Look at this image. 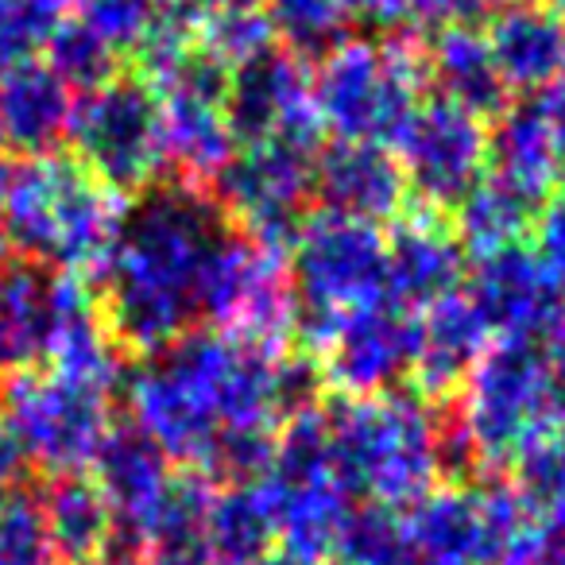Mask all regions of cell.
I'll use <instances>...</instances> for the list:
<instances>
[{"label":"cell","instance_id":"f1b7e54d","mask_svg":"<svg viewBox=\"0 0 565 565\" xmlns=\"http://www.w3.org/2000/svg\"><path fill=\"white\" fill-rule=\"evenodd\" d=\"M0 148H4V143H0Z\"/></svg>","mask_w":565,"mask_h":565},{"label":"cell","instance_id":"7402d4cb","mask_svg":"<svg viewBox=\"0 0 565 565\" xmlns=\"http://www.w3.org/2000/svg\"><path fill=\"white\" fill-rule=\"evenodd\" d=\"M508 4L511 0H415V17L426 24H480Z\"/></svg>","mask_w":565,"mask_h":565},{"label":"cell","instance_id":"f546056e","mask_svg":"<svg viewBox=\"0 0 565 565\" xmlns=\"http://www.w3.org/2000/svg\"><path fill=\"white\" fill-rule=\"evenodd\" d=\"M0 500H4V495H0Z\"/></svg>","mask_w":565,"mask_h":565},{"label":"cell","instance_id":"603a6c76","mask_svg":"<svg viewBox=\"0 0 565 565\" xmlns=\"http://www.w3.org/2000/svg\"><path fill=\"white\" fill-rule=\"evenodd\" d=\"M345 4V17L356 24H369L372 32L387 35L403 24V20L415 17V0H341Z\"/></svg>","mask_w":565,"mask_h":565},{"label":"cell","instance_id":"ba28073f","mask_svg":"<svg viewBox=\"0 0 565 565\" xmlns=\"http://www.w3.org/2000/svg\"><path fill=\"white\" fill-rule=\"evenodd\" d=\"M484 40L508 89L539 94L565 78V17L539 0H511L508 9L488 17Z\"/></svg>","mask_w":565,"mask_h":565},{"label":"cell","instance_id":"9a60e30c","mask_svg":"<svg viewBox=\"0 0 565 565\" xmlns=\"http://www.w3.org/2000/svg\"><path fill=\"white\" fill-rule=\"evenodd\" d=\"M43 51H47V66L58 74L66 89L89 94V89L117 78V51L82 20H58Z\"/></svg>","mask_w":565,"mask_h":565},{"label":"cell","instance_id":"7a4b0ae2","mask_svg":"<svg viewBox=\"0 0 565 565\" xmlns=\"http://www.w3.org/2000/svg\"><path fill=\"white\" fill-rule=\"evenodd\" d=\"M310 82L318 120L345 143H395L426 82L423 43L407 32H387L384 40L345 35L326 51Z\"/></svg>","mask_w":565,"mask_h":565},{"label":"cell","instance_id":"4316f807","mask_svg":"<svg viewBox=\"0 0 565 565\" xmlns=\"http://www.w3.org/2000/svg\"><path fill=\"white\" fill-rule=\"evenodd\" d=\"M51 12H58V17H66V9H82V0H43Z\"/></svg>","mask_w":565,"mask_h":565},{"label":"cell","instance_id":"5bb4252c","mask_svg":"<svg viewBox=\"0 0 565 565\" xmlns=\"http://www.w3.org/2000/svg\"><path fill=\"white\" fill-rule=\"evenodd\" d=\"M43 526H47V539L55 546L58 562L71 565H89L97 557L105 542V500L94 484H86L82 477L71 472H58L40 495Z\"/></svg>","mask_w":565,"mask_h":565},{"label":"cell","instance_id":"2e32d148","mask_svg":"<svg viewBox=\"0 0 565 565\" xmlns=\"http://www.w3.org/2000/svg\"><path fill=\"white\" fill-rule=\"evenodd\" d=\"M267 20L275 40L287 43L295 55H326L333 43L345 40V4L341 0H267Z\"/></svg>","mask_w":565,"mask_h":565},{"label":"cell","instance_id":"e0dca14e","mask_svg":"<svg viewBox=\"0 0 565 565\" xmlns=\"http://www.w3.org/2000/svg\"><path fill=\"white\" fill-rule=\"evenodd\" d=\"M102 449V477L105 492L113 495V503H120L125 511H148V503L159 500V469L151 461L148 441L140 438H109Z\"/></svg>","mask_w":565,"mask_h":565},{"label":"cell","instance_id":"30bf717a","mask_svg":"<svg viewBox=\"0 0 565 565\" xmlns=\"http://www.w3.org/2000/svg\"><path fill=\"white\" fill-rule=\"evenodd\" d=\"M426 78L441 89V102L461 105L472 117L503 113L508 86L495 71L492 47L480 24H441L430 43H423Z\"/></svg>","mask_w":565,"mask_h":565},{"label":"cell","instance_id":"5b68a950","mask_svg":"<svg viewBox=\"0 0 565 565\" xmlns=\"http://www.w3.org/2000/svg\"><path fill=\"white\" fill-rule=\"evenodd\" d=\"M0 418L17 434L28 461L51 472H74L97 454L105 430L97 387L43 372L0 376Z\"/></svg>","mask_w":565,"mask_h":565},{"label":"cell","instance_id":"8fae6325","mask_svg":"<svg viewBox=\"0 0 565 565\" xmlns=\"http://www.w3.org/2000/svg\"><path fill=\"white\" fill-rule=\"evenodd\" d=\"M233 202L259 225H282L307 190V151L259 143L225 171Z\"/></svg>","mask_w":565,"mask_h":565},{"label":"cell","instance_id":"3957f363","mask_svg":"<svg viewBox=\"0 0 565 565\" xmlns=\"http://www.w3.org/2000/svg\"><path fill=\"white\" fill-rule=\"evenodd\" d=\"M109 236V202L71 156H40L12 167L0 210V241L35 264H86Z\"/></svg>","mask_w":565,"mask_h":565},{"label":"cell","instance_id":"6da1fadb","mask_svg":"<svg viewBox=\"0 0 565 565\" xmlns=\"http://www.w3.org/2000/svg\"><path fill=\"white\" fill-rule=\"evenodd\" d=\"M210 221L186 198H151L125 225L113 252L109 302L120 330L136 341L167 338L179 310L210 287Z\"/></svg>","mask_w":565,"mask_h":565},{"label":"cell","instance_id":"ffe728a7","mask_svg":"<svg viewBox=\"0 0 565 565\" xmlns=\"http://www.w3.org/2000/svg\"><path fill=\"white\" fill-rule=\"evenodd\" d=\"M58 12L43 0H0V74L32 63L58 28Z\"/></svg>","mask_w":565,"mask_h":565},{"label":"cell","instance_id":"9c48e42d","mask_svg":"<svg viewBox=\"0 0 565 565\" xmlns=\"http://www.w3.org/2000/svg\"><path fill=\"white\" fill-rule=\"evenodd\" d=\"M74 97L47 63H24L0 74V143L24 159L51 156L66 140Z\"/></svg>","mask_w":565,"mask_h":565},{"label":"cell","instance_id":"7c38bea8","mask_svg":"<svg viewBox=\"0 0 565 565\" xmlns=\"http://www.w3.org/2000/svg\"><path fill=\"white\" fill-rule=\"evenodd\" d=\"M318 186L338 205L341 217H372L387 213L399 198L403 174L376 143H345L322 156L318 167Z\"/></svg>","mask_w":565,"mask_h":565},{"label":"cell","instance_id":"4fadbf2b","mask_svg":"<svg viewBox=\"0 0 565 565\" xmlns=\"http://www.w3.org/2000/svg\"><path fill=\"white\" fill-rule=\"evenodd\" d=\"M488 156H495L503 186L515 190L523 202L542 194L546 182L554 179V171L562 167V151L550 140L546 125H542V117L534 113L531 102L503 109L495 136L488 140Z\"/></svg>","mask_w":565,"mask_h":565},{"label":"cell","instance_id":"83f0119b","mask_svg":"<svg viewBox=\"0 0 565 565\" xmlns=\"http://www.w3.org/2000/svg\"><path fill=\"white\" fill-rule=\"evenodd\" d=\"M539 4H546V9L557 12V17H565V0H539Z\"/></svg>","mask_w":565,"mask_h":565},{"label":"cell","instance_id":"ac0fdd59","mask_svg":"<svg viewBox=\"0 0 565 565\" xmlns=\"http://www.w3.org/2000/svg\"><path fill=\"white\" fill-rule=\"evenodd\" d=\"M0 565H58V554L43 526L40 495L4 492L0 500Z\"/></svg>","mask_w":565,"mask_h":565},{"label":"cell","instance_id":"484cf974","mask_svg":"<svg viewBox=\"0 0 565 565\" xmlns=\"http://www.w3.org/2000/svg\"><path fill=\"white\" fill-rule=\"evenodd\" d=\"M9 179H12V163L0 159V210H4V198H9ZM0 248H4V241H0Z\"/></svg>","mask_w":565,"mask_h":565},{"label":"cell","instance_id":"44dd1931","mask_svg":"<svg viewBox=\"0 0 565 565\" xmlns=\"http://www.w3.org/2000/svg\"><path fill=\"white\" fill-rule=\"evenodd\" d=\"M82 24H89L113 51H136L156 20V0H82Z\"/></svg>","mask_w":565,"mask_h":565},{"label":"cell","instance_id":"d4e9b609","mask_svg":"<svg viewBox=\"0 0 565 565\" xmlns=\"http://www.w3.org/2000/svg\"><path fill=\"white\" fill-rule=\"evenodd\" d=\"M198 9L210 12V17H217V12H256L264 9L267 0H194Z\"/></svg>","mask_w":565,"mask_h":565},{"label":"cell","instance_id":"52a82bcc","mask_svg":"<svg viewBox=\"0 0 565 565\" xmlns=\"http://www.w3.org/2000/svg\"><path fill=\"white\" fill-rule=\"evenodd\" d=\"M403 163L415 186L434 202H461L477 190L488 163V132L461 105L426 102L399 132Z\"/></svg>","mask_w":565,"mask_h":565},{"label":"cell","instance_id":"277c9868","mask_svg":"<svg viewBox=\"0 0 565 565\" xmlns=\"http://www.w3.org/2000/svg\"><path fill=\"white\" fill-rule=\"evenodd\" d=\"M66 136L78 163L113 190H136L163 167V113L143 78H109L74 102Z\"/></svg>","mask_w":565,"mask_h":565},{"label":"cell","instance_id":"cb8c5ba5","mask_svg":"<svg viewBox=\"0 0 565 565\" xmlns=\"http://www.w3.org/2000/svg\"><path fill=\"white\" fill-rule=\"evenodd\" d=\"M24 469H28L24 449H20L17 434L9 430V423L0 418V495L12 492V488L24 480Z\"/></svg>","mask_w":565,"mask_h":565},{"label":"cell","instance_id":"d6986e66","mask_svg":"<svg viewBox=\"0 0 565 565\" xmlns=\"http://www.w3.org/2000/svg\"><path fill=\"white\" fill-rule=\"evenodd\" d=\"M198 47L217 58L225 71H236L248 58L275 47V28L264 9L256 12H217L198 28Z\"/></svg>","mask_w":565,"mask_h":565},{"label":"cell","instance_id":"8992f818","mask_svg":"<svg viewBox=\"0 0 565 565\" xmlns=\"http://www.w3.org/2000/svg\"><path fill=\"white\" fill-rule=\"evenodd\" d=\"M225 117L233 140H244L248 148L282 143L307 151L322 128L307 58L287 47H271L228 71Z\"/></svg>","mask_w":565,"mask_h":565}]
</instances>
